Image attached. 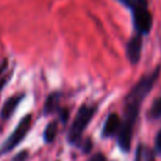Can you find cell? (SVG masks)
I'll use <instances>...</instances> for the list:
<instances>
[{
	"label": "cell",
	"mask_w": 161,
	"mask_h": 161,
	"mask_svg": "<svg viewBox=\"0 0 161 161\" xmlns=\"http://www.w3.org/2000/svg\"><path fill=\"white\" fill-rule=\"evenodd\" d=\"M30 126H31V114H26L20 119V122L16 126V128L11 132V135L8 137V140L1 145L0 155L8 153L13 148H15V146H18L24 140V137L26 136V133L30 130Z\"/></svg>",
	"instance_id": "4"
},
{
	"label": "cell",
	"mask_w": 161,
	"mask_h": 161,
	"mask_svg": "<svg viewBox=\"0 0 161 161\" xmlns=\"http://www.w3.org/2000/svg\"><path fill=\"white\" fill-rule=\"evenodd\" d=\"M161 65H157L152 72L142 75L137 83L130 89L125 98V114L121 123V128L117 133V142L122 151H128L131 147L133 127L137 121L141 104L153 88L156 80L160 77Z\"/></svg>",
	"instance_id": "1"
},
{
	"label": "cell",
	"mask_w": 161,
	"mask_h": 161,
	"mask_svg": "<svg viewBox=\"0 0 161 161\" xmlns=\"http://www.w3.org/2000/svg\"><path fill=\"white\" fill-rule=\"evenodd\" d=\"M142 44H143V38L138 35H132L126 44V57L130 60V63L133 65L137 64L141 58Z\"/></svg>",
	"instance_id": "5"
},
{
	"label": "cell",
	"mask_w": 161,
	"mask_h": 161,
	"mask_svg": "<svg viewBox=\"0 0 161 161\" xmlns=\"http://www.w3.org/2000/svg\"><path fill=\"white\" fill-rule=\"evenodd\" d=\"M24 96H25L24 93H18V94H14V96H11L10 98H8L5 101V103L3 104L1 112H0L1 119H9L13 116V113L15 112V109L18 108L20 102L23 101Z\"/></svg>",
	"instance_id": "7"
},
{
	"label": "cell",
	"mask_w": 161,
	"mask_h": 161,
	"mask_svg": "<svg viewBox=\"0 0 161 161\" xmlns=\"http://www.w3.org/2000/svg\"><path fill=\"white\" fill-rule=\"evenodd\" d=\"M57 131H58V122L57 121L49 122L44 130V141L48 143L53 142L57 136Z\"/></svg>",
	"instance_id": "9"
},
{
	"label": "cell",
	"mask_w": 161,
	"mask_h": 161,
	"mask_svg": "<svg viewBox=\"0 0 161 161\" xmlns=\"http://www.w3.org/2000/svg\"><path fill=\"white\" fill-rule=\"evenodd\" d=\"M125 8L130 9L133 24V35L145 36L152 28V14L148 9L147 0H116Z\"/></svg>",
	"instance_id": "2"
},
{
	"label": "cell",
	"mask_w": 161,
	"mask_h": 161,
	"mask_svg": "<svg viewBox=\"0 0 161 161\" xmlns=\"http://www.w3.org/2000/svg\"><path fill=\"white\" fill-rule=\"evenodd\" d=\"M148 117L152 119L161 118V96L157 99H155V102L152 103V106L148 111Z\"/></svg>",
	"instance_id": "10"
},
{
	"label": "cell",
	"mask_w": 161,
	"mask_h": 161,
	"mask_svg": "<svg viewBox=\"0 0 161 161\" xmlns=\"http://www.w3.org/2000/svg\"><path fill=\"white\" fill-rule=\"evenodd\" d=\"M26 155H28V151H21L20 153H18L15 156V158L13 161H24L26 158Z\"/></svg>",
	"instance_id": "13"
},
{
	"label": "cell",
	"mask_w": 161,
	"mask_h": 161,
	"mask_svg": "<svg viewBox=\"0 0 161 161\" xmlns=\"http://www.w3.org/2000/svg\"><path fill=\"white\" fill-rule=\"evenodd\" d=\"M89 161H107V160H106V157H104L102 153H97V155H94L93 157H91Z\"/></svg>",
	"instance_id": "14"
},
{
	"label": "cell",
	"mask_w": 161,
	"mask_h": 161,
	"mask_svg": "<svg viewBox=\"0 0 161 161\" xmlns=\"http://www.w3.org/2000/svg\"><path fill=\"white\" fill-rule=\"evenodd\" d=\"M121 123H122V119L119 118V116L117 113H114V112L109 113L103 125L102 136L103 137H113L114 135L118 133V131L121 128Z\"/></svg>",
	"instance_id": "6"
},
{
	"label": "cell",
	"mask_w": 161,
	"mask_h": 161,
	"mask_svg": "<svg viewBox=\"0 0 161 161\" xmlns=\"http://www.w3.org/2000/svg\"><path fill=\"white\" fill-rule=\"evenodd\" d=\"M60 97L62 93L60 92H53L50 93L44 103V113L45 114H53L55 112H60L62 107H60Z\"/></svg>",
	"instance_id": "8"
},
{
	"label": "cell",
	"mask_w": 161,
	"mask_h": 161,
	"mask_svg": "<svg viewBox=\"0 0 161 161\" xmlns=\"http://www.w3.org/2000/svg\"><path fill=\"white\" fill-rule=\"evenodd\" d=\"M94 113H96V107L91 104H82L78 108L75 117L68 131V141L70 143H77L80 140L84 130L89 125Z\"/></svg>",
	"instance_id": "3"
},
{
	"label": "cell",
	"mask_w": 161,
	"mask_h": 161,
	"mask_svg": "<svg viewBox=\"0 0 161 161\" xmlns=\"http://www.w3.org/2000/svg\"><path fill=\"white\" fill-rule=\"evenodd\" d=\"M11 75H13V70H11V69H10V70H8L5 74L0 75V91L6 86V83L9 82V79L11 78Z\"/></svg>",
	"instance_id": "11"
},
{
	"label": "cell",
	"mask_w": 161,
	"mask_h": 161,
	"mask_svg": "<svg viewBox=\"0 0 161 161\" xmlns=\"http://www.w3.org/2000/svg\"><path fill=\"white\" fill-rule=\"evenodd\" d=\"M155 146H156V151L158 153H161V130L158 131V133L156 135V138H155Z\"/></svg>",
	"instance_id": "12"
}]
</instances>
